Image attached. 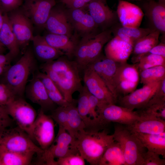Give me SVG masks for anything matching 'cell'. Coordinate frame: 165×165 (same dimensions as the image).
<instances>
[{
  "mask_svg": "<svg viewBox=\"0 0 165 165\" xmlns=\"http://www.w3.org/2000/svg\"><path fill=\"white\" fill-rule=\"evenodd\" d=\"M40 68L49 69L56 73L57 81L56 86L65 100L70 103L73 102V94L76 91L79 92L83 86L76 62L62 56L45 62Z\"/></svg>",
  "mask_w": 165,
  "mask_h": 165,
  "instance_id": "1",
  "label": "cell"
},
{
  "mask_svg": "<svg viewBox=\"0 0 165 165\" xmlns=\"http://www.w3.org/2000/svg\"><path fill=\"white\" fill-rule=\"evenodd\" d=\"M76 139L79 154L91 165H99L106 149L115 141L113 134H109L105 129L84 130L79 133Z\"/></svg>",
  "mask_w": 165,
  "mask_h": 165,
  "instance_id": "2",
  "label": "cell"
},
{
  "mask_svg": "<svg viewBox=\"0 0 165 165\" xmlns=\"http://www.w3.org/2000/svg\"><path fill=\"white\" fill-rule=\"evenodd\" d=\"M36 65L33 51L31 48H28L15 64L6 69L4 83L16 97H22L29 78L34 73Z\"/></svg>",
  "mask_w": 165,
  "mask_h": 165,
  "instance_id": "3",
  "label": "cell"
},
{
  "mask_svg": "<svg viewBox=\"0 0 165 165\" xmlns=\"http://www.w3.org/2000/svg\"><path fill=\"white\" fill-rule=\"evenodd\" d=\"M112 33L110 29L83 36L78 43L73 55L79 70H83L100 55L104 45L113 37Z\"/></svg>",
  "mask_w": 165,
  "mask_h": 165,
  "instance_id": "4",
  "label": "cell"
},
{
  "mask_svg": "<svg viewBox=\"0 0 165 165\" xmlns=\"http://www.w3.org/2000/svg\"><path fill=\"white\" fill-rule=\"evenodd\" d=\"M113 134L123 149L126 165H143L145 148L126 126L119 123L116 125Z\"/></svg>",
  "mask_w": 165,
  "mask_h": 165,
  "instance_id": "5",
  "label": "cell"
},
{
  "mask_svg": "<svg viewBox=\"0 0 165 165\" xmlns=\"http://www.w3.org/2000/svg\"><path fill=\"white\" fill-rule=\"evenodd\" d=\"M0 147L20 152H34L40 156L44 151L33 142L28 134L17 126L0 130Z\"/></svg>",
  "mask_w": 165,
  "mask_h": 165,
  "instance_id": "6",
  "label": "cell"
},
{
  "mask_svg": "<svg viewBox=\"0 0 165 165\" xmlns=\"http://www.w3.org/2000/svg\"><path fill=\"white\" fill-rule=\"evenodd\" d=\"M77 153H79L76 145V139L64 129L59 127L57 135L53 143L40 156L39 163L54 165L55 158L57 159Z\"/></svg>",
  "mask_w": 165,
  "mask_h": 165,
  "instance_id": "7",
  "label": "cell"
},
{
  "mask_svg": "<svg viewBox=\"0 0 165 165\" xmlns=\"http://www.w3.org/2000/svg\"><path fill=\"white\" fill-rule=\"evenodd\" d=\"M96 111L98 116L93 121L95 127L100 130L112 122L128 125L141 118L135 111L115 104L99 105Z\"/></svg>",
  "mask_w": 165,
  "mask_h": 165,
  "instance_id": "8",
  "label": "cell"
},
{
  "mask_svg": "<svg viewBox=\"0 0 165 165\" xmlns=\"http://www.w3.org/2000/svg\"><path fill=\"white\" fill-rule=\"evenodd\" d=\"M4 106L17 126L34 140L33 128L37 115L35 109L21 97H16Z\"/></svg>",
  "mask_w": 165,
  "mask_h": 165,
  "instance_id": "9",
  "label": "cell"
},
{
  "mask_svg": "<svg viewBox=\"0 0 165 165\" xmlns=\"http://www.w3.org/2000/svg\"><path fill=\"white\" fill-rule=\"evenodd\" d=\"M7 15L13 31L19 45L20 52L23 53L30 41L33 35L32 23L24 14L21 6L13 10Z\"/></svg>",
  "mask_w": 165,
  "mask_h": 165,
  "instance_id": "10",
  "label": "cell"
},
{
  "mask_svg": "<svg viewBox=\"0 0 165 165\" xmlns=\"http://www.w3.org/2000/svg\"><path fill=\"white\" fill-rule=\"evenodd\" d=\"M139 80L140 73L137 63H119L114 79L117 100L136 90Z\"/></svg>",
  "mask_w": 165,
  "mask_h": 165,
  "instance_id": "11",
  "label": "cell"
},
{
  "mask_svg": "<svg viewBox=\"0 0 165 165\" xmlns=\"http://www.w3.org/2000/svg\"><path fill=\"white\" fill-rule=\"evenodd\" d=\"M55 0H26L21 8L32 24L39 29L44 28Z\"/></svg>",
  "mask_w": 165,
  "mask_h": 165,
  "instance_id": "12",
  "label": "cell"
},
{
  "mask_svg": "<svg viewBox=\"0 0 165 165\" xmlns=\"http://www.w3.org/2000/svg\"><path fill=\"white\" fill-rule=\"evenodd\" d=\"M83 71L84 85L89 92L98 99V105L116 104L117 101L113 94L98 74L89 67Z\"/></svg>",
  "mask_w": 165,
  "mask_h": 165,
  "instance_id": "13",
  "label": "cell"
},
{
  "mask_svg": "<svg viewBox=\"0 0 165 165\" xmlns=\"http://www.w3.org/2000/svg\"><path fill=\"white\" fill-rule=\"evenodd\" d=\"M54 127L52 118L46 115L40 108L33 125V134L34 140L44 151L47 149L54 141Z\"/></svg>",
  "mask_w": 165,
  "mask_h": 165,
  "instance_id": "14",
  "label": "cell"
},
{
  "mask_svg": "<svg viewBox=\"0 0 165 165\" xmlns=\"http://www.w3.org/2000/svg\"><path fill=\"white\" fill-rule=\"evenodd\" d=\"M85 8L88 9L89 14L102 31L110 29L119 22L116 11L108 7L106 0H93Z\"/></svg>",
  "mask_w": 165,
  "mask_h": 165,
  "instance_id": "15",
  "label": "cell"
},
{
  "mask_svg": "<svg viewBox=\"0 0 165 165\" xmlns=\"http://www.w3.org/2000/svg\"><path fill=\"white\" fill-rule=\"evenodd\" d=\"M160 81L144 85L140 89L118 99L119 105L131 110L142 107L151 99L159 86Z\"/></svg>",
  "mask_w": 165,
  "mask_h": 165,
  "instance_id": "16",
  "label": "cell"
},
{
  "mask_svg": "<svg viewBox=\"0 0 165 165\" xmlns=\"http://www.w3.org/2000/svg\"><path fill=\"white\" fill-rule=\"evenodd\" d=\"M119 64L101 54L86 67L89 68L98 74L112 93L117 101V97L114 79Z\"/></svg>",
  "mask_w": 165,
  "mask_h": 165,
  "instance_id": "17",
  "label": "cell"
},
{
  "mask_svg": "<svg viewBox=\"0 0 165 165\" xmlns=\"http://www.w3.org/2000/svg\"><path fill=\"white\" fill-rule=\"evenodd\" d=\"M142 9L151 27L165 37V0H145Z\"/></svg>",
  "mask_w": 165,
  "mask_h": 165,
  "instance_id": "18",
  "label": "cell"
},
{
  "mask_svg": "<svg viewBox=\"0 0 165 165\" xmlns=\"http://www.w3.org/2000/svg\"><path fill=\"white\" fill-rule=\"evenodd\" d=\"M24 93L32 102L40 106L44 112L54 109L55 104L50 100L43 85L35 74L27 85Z\"/></svg>",
  "mask_w": 165,
  "mask_h": 165,
  "instance_id": "19",
  "label": "cell"
},
{
  "mask_svg": "<svg viewBox=\"0 0 165 165\" xmlns=\"http://www.w3.org/2000/svg\"><path fill=\"white\" fill-rule=\"evenodd\" d=\"M44 28L49 33L72 36L73 28L68 20L66 10L60 6L51 9Z\"/></svg>",
  "mask_w": 165,
  "mask_h": 165,
  "instance_id": "20",
  "label": "cell"
},
{
  "mask_svg": "<svg viewBox=\"0 0 165 165\" xmlns=\"http://www.w3.org/2000/svg\"><path fill=\"white\" fill-rule=\"evenodd\" d=\"M116 11L119 20L124 26L139 27L144 13L137 5L123 0H118Z\"/></svg>",
  "mask_w": 165,
  "mask_h": 165,
  "instance_id": "21",
  "label": "cell"
},
{
  "mask_svg": "<svg viewBox=\"0 0 165 165\" xmlns=\"http://www.w3.org/2000/svg\"><path fill=\"white\" fill-rule=\"evenodd\" d=\"M66 12L73 29L83 36L96 32L98 27L91 16L85 12L83 9H68Z\"/></svg>",
  "mask_w": 165,
  "mask_h": 165,
  "instance_id": "22",
  "label": "cell"
},
{
  "mask_svg": "<svg viewBox=\"0 0 165 165\" xmlns=\"http://www.w3.org/2000/svg\"><path fill=\"white\" fill-rule=\"evenodd\" d=\"M133 48L132 44L114 36L105 46V56L119 63H126L132 53Z\"/></svg>",
  "mask_w": 165,
  "mask_h": 165,
  "instance_id": "23",
  "label": "cell"
},
{
  "mask_svg": "<svg viewBox=\"0 0 165 165\" xmlns=\"http://www.w3.org/2000/svg\"><path fill=\"white\" fill-rule=\"evenodd\" d=\"M114 36L132 44L133 46L138 40L155 30L151 28L130 27L124 26L119 22L110 28Z\"/></svg>",
  "mask_w": 165,
  "mask_h": 165,
  "instance_id": "24",
  "label": "cell"
},
{
  "mask_svg": "<svg viewBox=\"0 0 165 165\" xmlns=\"http://www.w3.org/2000/svg\"><path fill=\"white\" fill-rule=\"evenodd\" d=\"M133 123L125 125L133 133L157 134L165 131V120L159 118H141Z\"/></svg>",
  "mask_w": 165,
  "mask_h": 165,
  "instance_id": "25",
  "label": "cell"
},
{
  "mask_svg": "<svg viewBox=\"0 0 165 165\" xmlns=\"http://www.w3.org/2000/svg\"><path fill=\"white\" fill-rule=\"evenodd\" d=\"M32 41L34 55L41 61L45 63L55 60L65 54L63 51L50 45L43 36H34Z\"/></svg>",
  "mask_w": 165,
  "mask_h": 165,
  "instance_id": "26",
  "label": "cell"
},
{
  "mask_svg": "<svg viewBox=\"0 0 165 165\" xmlns=\"http://www.w3.org/2000/svg\"><path fill=\"white\" fill-rule=\"evenodd\" d=\"M43 36L50 45L63 51L68 57L73 56L78 43L72 36L50 33Z\"/></svg>",
  "mask_w": 165,
  "mask_h": 165,
  "instance_id": "27",
  "label": "cell"
},
{
  "mask_svg": "<svg viewBox=\"0 0 165 165\" xmlns=\"http://www.w3.org/2000/svg\"><path fill=\"white\" fill-rule=\"evenodd\" d=\"M133 134L148 150L155 152L165 158V131L157 134Z\"/></svg>",
  "mask_w": 165,
  "mask_h": 165,
  "instance_id": "28",
  "label": "cell"
},
{
  "mask_svg": "<svg viewBox=\"0 0 165 165\" xmlns=\"http://www.w3.org/2000/svg\"><path fill=\"white\" fill-rule=\"evenodd\" d=\"M135 112L141 118H156L165 119V98L154 95L148 102Z\"/></svg>",
  "mask_w": 165,
  "mask_h": 165,
  "instance_id": "29",
  "label": "cell"
},
{
  "mask_svg": "<svg viewBox=\"0 0 165 165\" xmlns=\"http://www.w3.org/2000/svg\"><path fill=\"white\" fill-rule=\"evenodd\" d=\"M160 33L155 31L141 38L133 46L132 61L134 64L138 63L140 59L153 47L158 44Z\"/></svg>",
  "mask_w": 165,
  "mask_h": 165,
  "instance_id": "30",
  "label": "cell"
},
{
  "mask_svg": "<svg viewBox=\"0 0 165 165\" xmlns=\"http://www.w3.org/2000/svg\"><path fill=\"white\" fill-rule=\"evenodd\" d=\"M0 42L9 50V53L14 58L18 56L21 52L7 13H4V22L0 30Z\"/></svg>",
  "mask_w": 165,
  "mask_h": 165,
  "instance_id": "31",
  "label": "cell"
},
{
  "mask_svg": "<svg viewBox=\"0 0 165 165\" xmlns=\"http://www.w3.org/2000/svg\"><path fill=\"white\" fill-rule=\"evenodd\" d=\"M35 154L11 151L0 147V165H29Z\"/></svg>",
  "mask_w": 165,
  "mask_h": 165,
  "instance_id": "32",
  "label": "cell"
},
{
  "mask_svg": "<svg viewBox=\"0 0 165 165\" xmlns=\"http://www.w3.org/2000/svg\"><path fill=\"white\" fill-rule=\"evenodd\" d=\"M66 108L68 114L66 131L76 139L79 133L85 130L86 126L73 102L66 106Z\"/></svg>",
  "mask_w": 165,
  "mask_h": 165,
  "instance_id": "33",
  "label": "cell"
},
{
  "mask_svg": "<svg viewBox=\"0 0 165 165\" xmlns=\"http://www.w3.org/2000/svg\"><path fill=\"white\" fill-rule=\"evenodd\" d=\"M99 165H126L123 149L118 142L115 141L108 147Z\"/></svg>",
  "mask_w": 165,
  "mask_h": 165,
  "instance_id": "34",
  "label": "cell"
},
{
  "mask_svg": "<svg viewBox=\"0 0 165 165\" xmlns=\"http://www.w3.org/2000/svg\"><path fill=\"white\" fill-rule=\"evenodd\" d=\"M79 94L77 108L78 112L86 128L93 127L92 119L89 117L90 110L89 104L88 95L89 92L85 85L79 91Z\"/></svg>",
  "mask_w": 165,
  "mask_h": 165,
  "instance_id": "35",
  "label": "cell"
},
{
  "mask_svg": "<svg viewBox=\"0 0 165 165\" xmlns=\"http://www.w3.org/2000/svg\"><path fill=\"white\" fill-rule=\"evenodd\" d=\"M140 82L144 85L160 82L165 78V66H159L140 72Z\"/></svg>",
  "mask_w": 165,
  "mask_h": 165,
  "instance_id": "36",
  "label": "cell"
},
{
  "mask_svg": "<svg viewBox=\"0 0 165 165\" xmlns=\"http://www.w3.org/2000/svg\"><path fill=\"white\" fill-rule=\"evenodd\" d=\"M137 63L140 73L147 68L159 66H165V57L154 54H148L143 57Z\"/></svg>",
  "mask_w": 165,
  "mask_h": 165,
  "instance_id": "37",
  "label": "cell"
},
{
  "mask_svg": "<svg viewBox=\"0 0 165 165\" xmlns=\"http://www.w3.org/2000/svg\"><path fill=\"white\" fill-rule=\"evenodd\" d=\"M50 116L59 127L63 128L66 130L68 114L66 107L58 106L52 110Z\"/></svg>",
  "mask_w": 165,
  "mask_h": 165,
  "instance_id": "38",
  "label": "cell"
},
{
  "mask_svg": "<svg viewBox=\"0 0 165 165\" xmlns=\"http://www.w3.org/2000/svg\"><path fill=\"white\" fill-rule=\"evenodd\" d=\"M85 160L79 153L59 158L54 165H84Z\"/></svg>",
  "mask_w": 165,
  "mask_h": 165,
  "instance_id": "39",
  "label": "cell"
},
{
  "mask_svg": "<svg viewBox=\"0 0 165 165\" xmlns=\"http://www.w3.org/2000/svg\"><path fill=\"white\" fill-rule=\"evenodd\" d=\"M17 97L6 84L0 83V106L6 105Z\"/></svg>",
  "mask_w": 165,
  "mask_h": 165,
  "instance_id": "40",
  "label": "cell"
},
{
  "mask_svg": "<svg viewBox=\"0 0 165 165\" xmlns=\"http://www.w3.org/2000/svg\"><path fill=\"white\" fill-rule=\"evenodd\" d=\"M159 156L155 152L148 150L144 155L143 165H165L164 158L161 159Z\"/></svg>",
  "mask_w": 165,
  "mask_h": 165,
  "instance_id": "41",
  "label": "cell"
},
{
  "mask_svg": "<svg viewBox=\"0 0 165 165\" xmlns=\"http://www.w3.org/2000/svg\"><path fill=\"white\" fill-rule=\"evenodd\" d=\"M23 0H0V10L3 13H8L22 5Z\"/></svg>",
  "mask_w": 165,
  "mask_h": 165,
  "instance_id": "42",
  "label": "cell"
},
{
  "mask_svg": "<svg viewBox=\"0 0 165 165\" xmlns=\"http://www.w3.org/2000/svg\"><path fill=\"white\" fill-rule=\"evenodd\" d=\"M35 75L42 82L47 91L60 92L54 83L45 73L38 72Z\"/></svg>",
  "mask_w": 165,
  "mask_h": 165,
  "instance_id": "43",
  "label": "cell"
},
{
  "mask_svg": "<svg viewBox=\"0 0 165 165\" xmlns=\"http://www.w3.org/2000/svg\"><path fill=\"white\" fill-rule=\"evenodd\" d=\"M13 121L5 106L0 105V130L10 127Z\"/></svg>",
  "mask_w": 165,
  "mask_h": 165,
  "instance_id": "44",
  "label": "cell"
},
{
  "mask_svg": "<svg viewBox=\"0 0 165 165\" xmlns=\"http://www.w3.org/2000/svg\"><path fill=\"white\" fill-rule=\"evenodd\" d=\"M93 0H60L68 9H84Z\"/></svg>",
  "mask_w": 165,
  "mask_h": 165,
  "instance_id": "45",
  "label": "cell"
},
{
  "mask_svg": "<svg viewBox=\"0 0 165 165\" xmlns=\"http://www.w3.org/2000/svg\"><path fill=\"white\" fill-rule=\"evenodd\" d=\"M88 100L90 110L89 117L92 118L93 121L97 118L98 115L96 111V109L99 101L98 99L89 92L88 95Z\"/></svg>",
  "mask_w": 165,
  "mask_h": 165,
  "instance_id": "46",
  "label": "cell"
},
{
  "mask_svg": "<svg viewBox=\"0 0 165 165\" xmlns=\"http://www.w3.org/2000/svg\"><path fill=\"white\" fill-rule=\"evenodd\" d=\"M150 54L159 55L165 57V37H163L162 41L160 43L153 47L144 56Z\"/></svg>",
  "mask_w": 165,
  "mask_h": 165,
  "instance_id": "47",
  "label": "cell"
},
{
  "mask_svg": "<svg viewBox=\"0 0 165 165\" xmlns=\"http://www.w3.org/2000/svg\"><path fill=\"white\" fill-rule=\"evenodd\" d=\"M14 57L9 53L6 54L0 53V65H9Z\"/></svg>",
  "mask_w": 165,
  "mask_h": 165,
  "instance_id": "48",
  "label": "cell"
},
{
  "mask_svg": "<svg viewBox=\"0 0 165 165\" xmlns=\"http://www.w3.org/2000/svg\"><path fill=\"white\" fill-rule=\"evenodd\" d=\"M4 20V13L0 10V30L3 23Z\"/></svg>",
  "mask_w": 165,
  "mask_h": 165,
  "instance_id": "49",
  "label": "cell"
},
{
  "mask_svg": "<svg viewBox=\"0 0 165 165\" xmlns=\"http://www.w3.org/2000/svg\"><path fill=\"white\" fill-rule=\"evenodd\" d=\"M9 65H0V75L5 71L6 69L9 67Z\"/></svg>",
  "mask_w": 165,
  "mask_h": 165,
  "instance_id": "50",
  "label": "cell"
},
{
  "mask_svg": "<svg viewBox=\"0 0 165 165\" xmlns=\"http://www.w3.org/2000/svg\"><path fill=\"white\" fill-rule=\"evenodd\" d=\"M6 48L0 42V53H3L5 52Z\"/></svg>",
  "mask_w": 165,
  "mask_h": 165,
  "instance_id": "51",
  "label": "cell"
},
{
  "mask_svg": "<svg viewBox=\"0 0 165 165\" xmlns=\"http://www.w3.org/2000/svg\"><path fill=\"white\" fill-rule=\"evenodd\" d=\"M134 1H141V0H133Z\"/></svg>",
  "mask_w": 165,
  "mask_h": 165,
  "instance_id": "52",
  "label": "cell"
}]
</instances>
